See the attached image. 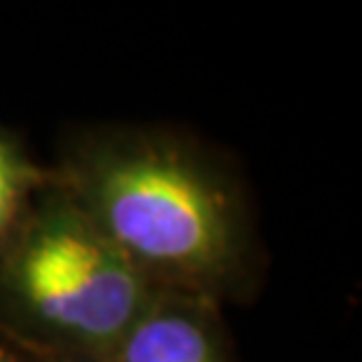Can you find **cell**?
I'll return each mask as SVG.
<instances>
[{"instance_id":"obj_1","label":"cell","mask_w":362,"mask_h":362,"mask_svg":"<svg viewBox=\"0 0 362 362\" xmlns=\"http://www.w3.org/2000/svg\"><path fill=\"white\" fill-rule=\"evenodd\" d=\"M52 179L160 292L223 303L257 296L266 252L233 163L160 125L104 122L62 144Z\"/></svg>"},{"instance_id":"obj_2","label":"cell","mask_w":362,"mask_h":362,"mask_svg":"<svg viewBox=\"0 0 362 362\" xmlns=\"http://www.w3.org/2000/svg\"><path fill=\"white\" fill-rule=\"evenodd\" d=\"M158 292L54 179L0 250V334L38 358L106 362Z\"/></svg>"},{"instance_id":"obj_3","label":"cell","mask_w":362,"mask_h":362,"mask_svg":"<svg viewBox=\"0 0 362 362\" xmlns=\"http://www.w3.org/2000/svg\"><path fill=\"white\" fill-rule=\"evenodd\" d=\"M106 362H233L221 306L193 294L158 292Z\"/></svg>"},{"instance_id":"obj_4","label":"cell","mask_w":362,"mask_h":362,"mask_svg":"<svg viewBox=\"0 0 362 362\" xmlns=\"http://www.w3.org/2000/svg\"><path fill=\"white\" fill-rule=\"evenodd\" d=\"M49 179V168L35 163L24 141L0 120V250Z\"/></svg>"},{"instance_id":"obj_5","label":"cell","mask_w":362,"mask_h":362,"mask_svg":"<svg viewBox=\"0 0 362 362\" xmlns=\"http://www.w3.org/2000/svg\"><path fill=\"white\" fill-rule=\"evenodd\" d=\"M0 362H40V358L33 356L31 351L21 349L19 344H14L5 334H0Z\"/></svg>"},{"instance_id":"obj_6","label":"cell","mask_w":362,"mask_h":362,"mask_svg":"<svg viewBox=\"0 0 362 362\" xmlns=\"http://www.w3.org/2000/svg\"><path fill=\"white\" fill-rule=\"evenodd\" d=\"M40 362H99V360H78V358H40Z\"/></svg>"}]
</instances>
